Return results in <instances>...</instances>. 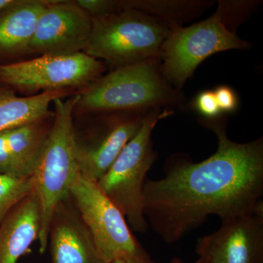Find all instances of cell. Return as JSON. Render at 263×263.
<instances>
[{
    "label": "cell",
    "instance_id": "6",
    "mask_svg": "<svg viewBox=\"0 0 263 263\" xmlns=\"http://www.w3.org/2000/svg\"><path fill=\"white\" fill-rule=\"evenodd\" d=\"M70 196L92 235L104 262L149 263L152 260L133 234L122 213L102 193L96 183L79 174L71 186Z\"/></svg>",
    "mask_w": 263,
    "mask_h": 263
},
{
    "label": "cell",
    "instance_id": "2",
    "mask_svg": "<svg viewBox=\"0 0 263 263\" xmlns=\"http://www.w3.org/2000/svg\"><path fill=\"white\" fill-rule=\"evenodd\" d=\"M79 94L53 102V122L49 135L32 176L33 188L41 210L39 249L47 250L52 216L60 202L68 197L72 183L80 174L76 152L73 114Z\"/></svg>",
    "mask_w": 263,
    "mask_h": 263
},
{
    "label": "cell",
    "instance_id": "7",
    "mask_svg": "<svg viewBox=\"0 0 263 263\" xmlns=\"http://www.w3.org/2000/svg\"><path fill=\"white\" fill-rule=\"evenodd\" d=\"M226 3L220 2L216 13L206 20L171 29L160 54L163 60L162 71L167 80L181 86L211 55L248 46L226 27Z\"/></svg>",
    "mask_w": 263,
    "mask_h": 263
},
{
    "label": "cell",
    "instance_id": "14",
    "mask_svg": "<svg viewBox=\"0 0 263 263\" xmlns=\"http://www.w3.org/2000/svg\"><path fill=\"white\" fill-rule=\"evenodd\" d=\"M46 0H12L0 11V64L29 51V46Z\"/></svg>",
    "mask_w": 263,
    "mask_h": 263
},
{
    "label": "cell",
    "instance_id": "24",
    "mask_svg": "<svg viewBox=\"0 0 263 263\" xmlns=\"http://www.w3.org/2000/svg\"><path fill=\"white\" fill-rule=\"evenodd\" d=\"M108 263H127V262H124V261H122V260H115V261H113V262H108ZM149 263H159V262H155V261H154L153 259H152V260L151 261V262Z\"/></svg>",
    "mask_w": 263,
    "mask_h": 263
},
{
    "label": "cell",
    "instance_id": "10",
    "mask_svg": "<svg viewBox=\"0 0 263 263\" xmlns=\"http://www.w3.org/2000/svg\"><path fill=\"white\" fill-rule=\"evenodd\" d=\"M92 29V17L76 1H48L38 20L29 51L41 55L84 52Z\"/></svg>",
    "mask_w": 263,
    "mask_h": 263
},
{
    "label": "cell",
    "instance_id": "17",
    "mask_svg": "<svg viewBox=\"0 0 263 263\" xmlns=\"http://www.w3.org/2000/svg\"><path fill=\"white\" fill-rule=\"evenodd\" d=\"M33 191L32 177L21 179L0 174V223L18 202Z\"/></svg>",
    "mask_w": 263,
    "mask_h": 263
},
{
    "label": "cell",
    "instance_id": "22",
    "mask_svg": "<svg viewBox=\"0 0 263 263\" xmlns=\"http://www.w3.org/2000/svg\"><path fill=\"white\" fill-rule=\"evenodd\" d=\"M171 263H186L183 262L182 259L179 258V257H174V259L171 260Z\"/></svg>",
    "mask_w": 263,
    "mask_h": 263
},
{
    "label": "cell",
    "instance_id": "16",
    "mask_svg": "<svg viewBox=\"0 0 263 263\" xmlns=\"http://www.w3.org/2000/svg\"><path fill=\"white\" fill-rule=\"evenodd\" d=\"M72 90H53L19 97L14 90L0 83V132L53 117L50 105L57 99L70 95Z\"/></svg>",
    "mask_w": 263,
    "mask_h": 263
},
{
    "label": "cell",
    "instance_id": "11",
    "mask_svg": "<svg viewBox=\"0 0 263 263\" xmlns=\"http://www.w3.org/2000/svg\"><path fill=\"white\" fill-rule=\"evenodd\" d=\"M195 252L212 263H263V214L221 221L219 229L197 239Z\"/></svg>",
    "mask_w": 263,
    "mask_h": 263
},
{
    "label": "cell",
    "instance_id": "21",
    "mask_svg": "<svg viewBox=\"0 0 263 263\" xmlns=\"http://www.w3.org/2000/svg\"><path fill=\"white\" fill-rule=\"evenodd\" d=\"M11 2L12 0H0V11L4 9L5 7L8 6Z\"/></svg>",
    "mask_w": 263,
    "mask_h": 263
},
{
    "label": "cell",
    "instance_id": "5",
    "mask_svg": "<svg viewBox=\"0 0 263 263\" xmlns=\"http://www.w3.org/2000/svg\"><path fill=\"white\" fill-rule=\"evenodd\" d=\"M76 105L86 113L151 108L166 103L170 91L155 60L117 67L85 86Z\"/></svg>",
    "mask_w": 263,
    "mask_h": 263
},
{
    "label": "cell",
    "instance_id": "13",
    "mask_svg": "<svg viewBox=\"0 0 263 263\" xmlns=\"http://www.w3.org/2000/svg\"><path fill=\"white\" fill-rule=\"evenodd\" d=\"M53 117L0 132V174L21 179L32 177Z\"/></svg>",
    "mask_w": 263,
    "mask_h": 263
},
{
    "label": "cell",
    "instance_id": "23",
    "mask_svg": "<svg viewBox=\"0 0 263 263\" xmlns=\"http://www.w3.org/2000/svg\"><path fill=\"white\" fill-rule=\"evenodd\" d=\"M195 263H212L209 262V261L205 260V259H201V258H198L197 259L196 261H195Z\"/></svg>",
    "mask_w": 263,
    "mask_h": 263
},
{
    "label": "cell",
    "instance_id": "1",
    "mask_svg": "<svg viewBox=\"0 0 263 263\" xmlns=\"http://www.w3.org/2000/svg\"><path fill=\"white\" fill-rule=\"evenodd\" d=\"M217 150L206 160L171 161L162 179H147L143 189L148 226L168 245L201 226L210 216L221 221L263 214V143L230 141L219 124L209 127Z\"/></svg>",
    "mask_w": 263,
    "mask_h": 263
},
{
    "label": "cell",
    "instance_id": "19",
    "mask_svg": "<svg viewBox=\"0 0 263 263\" xmlns=\"http://www.w3.org/2000/svg\"><path fill=\"white\" fill-rule=\"evenodd\" d=\"M195 107L203 117L210 121L215 119L221 113L215 95L212 91H204L200 93L195 100Z\"/></svg>",
    "mask_w": 263,
    "mask_h": 263
},
{
    "label": "cell",
    "instance_id": "15",
    "mask_svg": "<svg viewBox=\"0 0 263 263\" xmlns=\"http://www.w3.org/2000/svg\"><path fill=\"white\" fill-rule=\"evenodd\" d=\"M41 210L34 191L0 223V263H16L39 239Z\"/></svg>",
    "mask_w": 263,
    "mask_h": 263
},
{
    "label": "cell",
    "instance_id": "9",
    "mask_svg": "<svg viewBox=\"0 0 263 263\" xmlns=\"http://www.w3.org/2000/svg\"><path fill=\"white\" fill-rule=\"evenodd\" d=\"M144 117L104 116L84 131L76 130V157L81 176L98 182L140 130Z\"/></svg>",
    "mask_w": 263,
    "mask_h": 263
},
{
    "label": "cell",
    "instance_id": "18",
    "mask_svg": "<svg viewBox=\"0 0 263 263\" xmlns=\"http://www.w3.org/2000/svg\"><path fill=\"white\" fill-rule=\"evenodd\" d=\"M76 2L91 17L102 16L124 10L123 2L110 0H77Z\"/></svg>",
    "mask_w": 263,
    "mask_h": 263
},
{
    "label": "cell",
    "instance_id": "4",
    "mask_svg": "<svg viewBox=\"0 0 263 263\" xmlns=\"http://www.w3.org/2000/svg\"><path fill=\"white\" fill-rule=\"evenodd\" d=\"M165 114L154 110L145 116L141 129L123 148L97 185L122 213L132 230L145 233L148 229L144 214L143 189L147 174L157 160L152 134Z\"/></svg>",
    "mask_w": 263,
    "mask_h": 263
},
{
    "label": "cell",
    "instance_id": "3",
    "mask_svg": "<svg viewBox=\"0 0 263 263\" xmlns=\"http://www.w3.org/2000/svg\"><path fill=\"white\" fill-rule=\"evenodd\" d=\"M172 29L162 19L134 9L92 17L84 52L116 68L155 60Z\"/></svg>",
    "mask_w": 263,
    "mask_h": 263
},
{
    "label": "cell",
    "instance_id": "12",
    "mask_svg": "<svg viewBox=\"0 0 263 263\" xmlns=\"http://www.w3.org/2000/svg\"><path fill=\"white\" fill-rule=\"evenodd\" d=\"M48 243L52 263H105L70 195L53 212Z\"/></svg>",
    "mask_w": 263,
    "mask_h": 263
},
{
    "label": "cell",
    "instance_id": "20",
    "mask_svg": "<svg viewBox=\"0 0 263 263\" xmlns=\"http://www.w3.org/2000/svg\"><path fill=\"white\" fill-rule=\"evenodd\" d=\"M214 92L221 112H231L236 108L237 97L230 88L226 86H219Z\"/></svg>",
    "mask_w": 263,
    "mask_h": 263
},
{
    "label": "cell",
    "instance_id": "8",
    "mask_svg": "<svg viewBox=\"0 0 263 263\" xmlns=\"http://www.w3.org/2000/svg\"><path fill=\"white\" fill-rule=\"evenodd\" d=\"M103 64L84 52L41 55L27 61L0 64V83L14 91L37 93L85 87L100 77Z\"/></svg>",
    "mask_w": 263,
    "mask_h": 263
}]
</instances>
